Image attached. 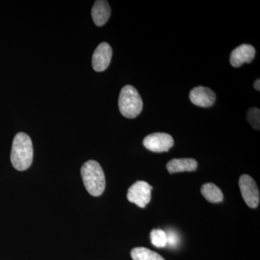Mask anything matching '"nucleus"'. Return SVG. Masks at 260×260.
I'll return each mask as SVG.
<instances>
[{
    "label": "nucleus",
    "instance_id": "nucleus-1",
    "mask_svg": "<svg viewBox=\"0 0 260 260\" xmlns=\"http://www.w3.org/2000/svg\"><path fill=\"white\" fill-rule=\"evenodd\" d=\"M34 148L31 139L28 135L19 133L15 135L12 146L10 160L16 170L25 171L31 165Z\"/></svg>",
    "mask_w": 260,
    "mask_h": 260
},
{
    "label": "nucleus",
    "instance_id": "nucleus-2",
    "mask_svg": "<svg viewBox=\"0 0 260 260\" xmlns=\"http://www.w3.org/2000/svg\"><path fill=\"white\" fill-rule=\"evenodd\" d=\"M81 175L84 185L89 194L99 197L105 190V174L100 164L93 160L85 162L82 166Z\"/></svg>",
    "mask_w": 260,
    "mask_h": 260
},
{
    "label": "nucleus",
    "instance_id": "nucleus-3",
    "mask_svg": "<svg viewBox=\"0 0 260 260\" xmlns=\"http://www.w3.org/2000/svg\"><path fill=\"white\" fill-rule=\"evenodd\" d=\"M118 104L121 114L128 119H134L143 110L141 96L137 89L129 85L121 89Z\"/></svg>",
    "mask_w": 260,
    "mask_h": 260
},
{
    "label": "nucleus",
    "instance_id": "nucleus-4",
    "mask_svg": "<svg viewBox=\"0 0 260 260\" xmlns=\"http://www.w3.org/2000/svg\"><path fill=\"white\" fill-rule=\"evenodd\" d=\"M153 187L144 181H138L128 189L127 199L141 208H145L151 200Z\"/></svg>",
    "mask_w": 260,
    "mask_h": 260
},
{
    "label": "nucleus",
    "instance_id": "nucleus-5",
    "mask_svg": "<svg viewBox=\"0 0 260 260\" xmlns=\"http://www.w3.org/2000/svg\"><path fill=\"white\" fill-rule=\"evenodd\" d=\"M239 185L246 205L251 208H257L259 204V191L254 179L244 174L239 179Z\"/></svg>",
    "mask_w": 260,
    "mask_h": 260
},
{
    "label": "nucleus",
    "instance_id": "nucleus-6",
    "mask_svg": "<svg viewBox=\"0 0 260 260\" xmlns=\"http://www.w3.org/2000/svg\"><path fill=\"white\" fill-rule=\"evenodd\" d=\"M174 144L172 137L164 133H153L145 137L143 140V145L145 148L154 153L168 152Z\"/></svg>",
    "mask_w": 260,
    "mask_h": 260
},
{
    "label": "nucleus",
    "instance_id": "nucleus-7",
    "mask_svg": "<svg viewBox=\"0 0 260 260\" xmlns=\"http://www.w3.org/2000/svg\"><path fill=\"white\" fill-rule=\"evenodd\" d=\"M112 58V49L107 42L101 43L94 51L92 66L98 73L104 71L110 64Z\"/></svg>",
    "mask_w": 260,
    "mask_h": 260
},
{
    "label": "nucleus",
    "instance_id": "nucleus-8",
    "mask_svg": "<svg viewBox=\"0 0 260 260\" xmlns=\"http://www.w3.org/2000/svg\"><path fill=\"white\" fill-rule=\"evenodd\" d=\"M191 102L198 107H210L216 100V95L211 89L204 86H198L193 88L189 93Z\"/></svg>",
    "mask_w": 260,
    "mask_h": 260
},
{
    "label": "nucleus",
    "instance_id": "nucleus-9",
    "mask_svg": "<svg viewBox=\"0 0 260 260\" xmlns=\"http://www.w3.org/2000/svg\"><path fill=\"white\" fill-rule=\"evenodd\" d=\"M256 51L250 44H244L232 51L230 63L234 68H239L244 63H251L255 56Z\"/></svg>",
    "mask_w": 260,
    "mask_h": 260
},
{
    "label": "nucleus",
    "instance_id": "nucleus-10",
    "mask_svg": "<svg viewBox=\"0 0 260 260\" xmlns=\"http://www.w3.org/2000/svg\"><path fill=\"white\" fill-rule=\"evenodd\" d=\"M111 8L109 3L104 0H98L94 3L91 10L92 18L97 26H103L110 18Z\"/></svg>",
    "mask_w": 260,
    "mask_h": 260
},
{
    "label": "nucleus",
    "instance_id": "nucleus-11",
    "mask_svg": "<svg viewBox=\"0 0 260 260\" xmlns=\"http://www.w3.org/2000/svg\"><path fill=\"white\" fill-rule=\"evenodd\" d=\"M198 162L193 158H174L168 162L167 169L171 174L184 172H194Z\"/></svg>",
    "mask_w": 260,
    "mask_h": 260
},
{
    "label": "nucleus",
    "instance_id": "nucleus-12",
    "mask_svg": "<svg viewBox=\"0 0 260 260\" xmlns=\"http://www.w3.org/2000/svg\"><path fill=\"white\" fill-rule=\"evenodd\" d=\"M203 197L211 203H221L223 200V194L218 186L213 183H206L201 187Z\"/></svg>",
    "mask_w": 260,
    "mask_h": 260
},
{
    "label": "nucleus",
    "instance_id": "nucleus-13",
    "mask_svg": "<svg viewBox=\"0 0 260 260\" xmlns=\"http://www.w3.org/2000/svg\"><path fill=\"white\" fill-rule=\"evenodd\" d=\"M133 260H165L158 253L145 247H137L131 251Z\"/></svg>",
    "mask_w": 260,
    "mask_h": 260
},
{
    "label": "nucleus",
    "instance_id": "nucleus-14",
    "mask_svg": "<svg viewBox=\"0 0 260 260\" xmlns=\"http://www.w3.org/2000/svg\"><path fill=\"white\" fill-rule=\"evenodd\" d=\"M150 240L155 247H165L167 244V233L162 229H153L150 233Z\"/></svg>",
    "mask_w": 260,
    "mask_h": 260
},
{
    "label": "nucleus",
    "instance_id": "nucleus-15",
    "mask_svg": "<svg viewBox=\"0 0 260 260\" xmlns=\"http://www.w3.org/2000/svg\"><path fill=\"white\" fill-rule=\"evenodd\" d=\"M247 120L254 129L259 130L260 125V111L257 108H250L246 115Z\"/></svg>",
    "mask_w": 260,
    "mask_h": 260
},
{
    "label": "nucleus",
    "instance_id": "nucleus-16",
    "mask_svg": "<svg viewBox=\"0 0 260 260\" xmlns=\"http://www.w3.org/2000/svg\"><path fill=\"white\" fill-rule=\"evenodd\" d=\"M167 233V232H166ZM167 244L171 247H176L179 244V237L178 234L174 231L169 230L167 233Z\"/></svg>",
    "mask_w": 260,
    "mask_h": 260
},
{
    "label": "nucleus",
    "instance_id": "nucleus-17",
    "mask_svg": "<svg viewBox=\"0 0 260 260\" xmlns=\"http://www.w3.org/2000/svg\"><path fill=\"white\" fill-rule=\"evenodd\" d=\"M254 88H255L256 90H258V91H259V90H260V80H259V79H257L256 80L255 82H254Z\"/></svg>",
    "mask_w": 260,
    "mask_h": 260
}]
</instances>
